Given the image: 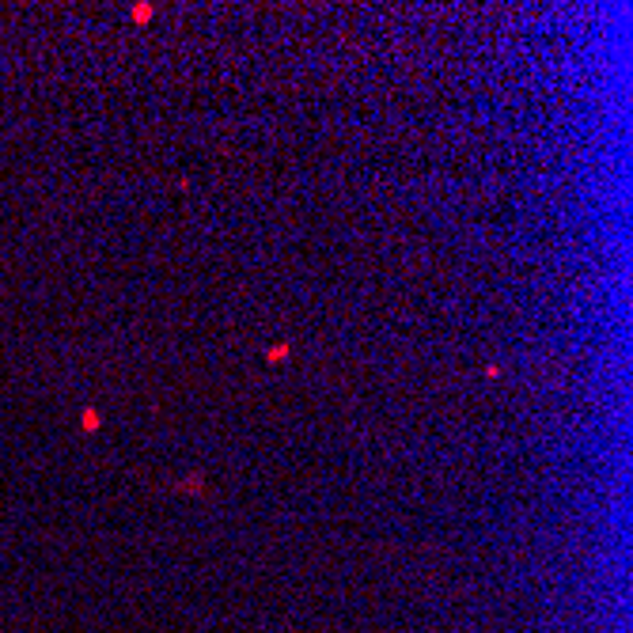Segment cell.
<instances>
[{"mask_svg":"<svg viewBox=\"0 0 633 633\" xmlns=\"http://www.w3.org/2000/svg\"><path fill=\"white\" fill-rule=\"evenodd\" d=\"M288 357V346H277V349H270V361H285Z\"/></svg>","mask_w":633,"mask_h":633,"instance_id":"4","label":"cell"},{"mask_svg":"<svg viewBox=\"0 0 633 633\" xmlns=\"http://www.w3.org/2000/svg\"><path fill=\"white\" fill-rule=\"evenodd\" d=\"M179 489H190V493H201V474H194L190 482H182Z\"/></svg>","mask_w":633,"mask_h":633,"instance_id":"3","label":"cell"},{"mask_svg":"<svg viewBox=\"0 0 633 633\" xmlns=\"http://www.w3.org/2000/svg\"><path fill=\"white\" fill-rule=\"evenodd\" d=\"M148 16H152L148 4H137V8H133V19H137V23H148Z\"/></svg>","mask_w":633,"mask_h":633,"instance_id":"2","label":"cell"},{"mask_svg":"<svg viewBox=\"0 0 633 633\" xmlns=\"http://www.w3.org/2000/svg\"><path fill=\"white\" fill-rule=\"evenodd\" d=\"M99 425H103L99 410H91V406H88V410H83V428H88V432H95V428H99Z\"/></svg>","mask_w":633,"mask_h":633,"instance_id":"1","label":"cell"}]
</instances>
